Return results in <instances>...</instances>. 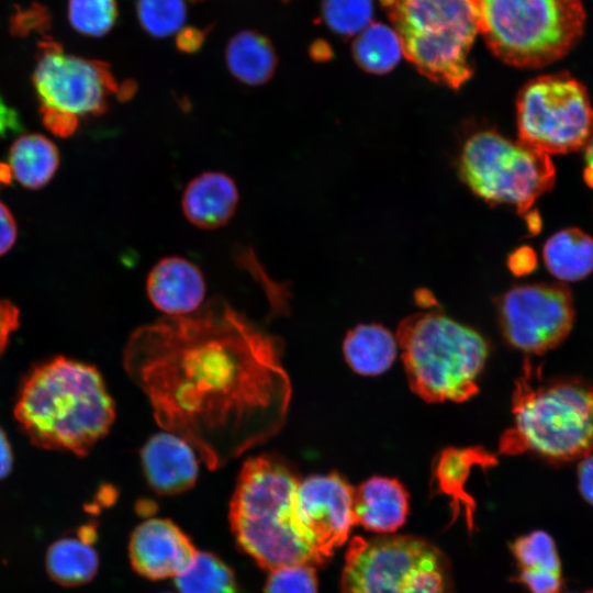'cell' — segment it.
Segmentation results:
<instances>
[{"label":"cell","mask_w":593,"mask_h":593,"mask_svg":"<svg viewBox=\"0 0 593 593\" xmlns=\"http://www.w3.org/2000/svg\"><path fill=\"white\" fill-rule=\"evenodd\" d=\"M281 351L280 338L215 298L133 331L123 366L159 426L216 470L282 428L292 391Z\"/></svg>","instance_id":"6da1fadb"},{"label":"cell","mask_w":593,"mask_h":593,"mask_svg":"<svg viewBox=\"0 0 593 593\" xmlns=\"http://www.w3.org/2000/svg\"><path fill=\"white\" fill-rule=\"evenodd\" d=\"M13 414L35 447L81 457L109 433L115 405L97 367L56 356L23 377Z\"/></svg>","instance_id":"7a4b0ae2"},{"label":"cell","mask_w":593,"mask_h":593,"mask_svg":"<svg viewBox=\"0 0 593 593\" xmlns=\"http://www.w3.org/2000/svg\"><path fill=\"white\" fill-rule=\"evenodd\" d=\"M513 426L501 437L505 455L530 452L551 465L593 454V383L580 377L542 378L524 366L512 396Z\"/></svg>","instance_id":"3957f363"},{"label":"cell","mask_w":593,"mask_h":593,"mask_svg":"<svg viewBox=\"0 0 593 593\" xmlns=\"http://www.w3.org/2000/svg\"><path fill=\"white\" fill-rule=\"evenodd\" d=\"M300 483L280 456L249 457L242 466L228 518L238 547L268 570L287 564H320L295 517Z\"/></svg>","instance_id":"277c9868"},{"label":"cell","mask_w":593,"mask_h":593,"mask_svg":"<svg viewBox=\"0 0 593 593\" xmlns=\"http://www.w3.org/2000/svg\"><path fill=\"white\" fill-rule=\"evenodd\" d=\"M396 343L409 384L423 400L459 402L478 392L488 345L475 331L441 312H418L401 322Z\"/></svg>","instance_id":"5b68a950"},{"label":"cell","mask_w":593,"mask_h":593,"mask_svg":"<svg viewBox=\"0 0 593 593\" xmlns=\"http://www.w3.org/2000/svg\"><path fill=\"white\" fill-rule=\"evenodd\" d=\"M479 34L495 57L536 69L566 57L586 24L583 0H473Z\"/></svg>","instance_id":"8992f818"},{"label":"cell","mask_w":593,"mask_h":593,"mask_svg":"<svg viewBox=\"0 0 593 593\" xmlns=\"http://www.w3.org/2000/svg\"><path fill=\"white\" fill-rule=\"evenodd\" d=\"M403 55L428 79L459 88L472 75L479 34L473 0H381Z\"/></svg>","instance_id":"52a82bcc"},{"label":"cell","mask_w":593,"mask_h":593,"mask_svg":"<svg viewBox=\"0 0 593 593\" xmlns=\"http://www.w3.org/2000/svg\"><path fill=\"white\" fill-rule=\"evenodd\" d=\"M459 169L478 197L490 204H510L526 220L556 180L549 155L493 130L477 132L466 141Z\"/></svg>","instance_id":"ba28073f"},{"label":"cell","mask_w":593,"mask_h":593,"mask_svg":"<svg viewBox=\"0 0 593 593\" xmlns=\"http://www.w3.org/2000/svg\"><path fill=\"white\" fill-rule=\"evenodd\" d=\"M32 81L45 127L64 137L76 131L80 116L104 113L120 88L105 61L67 54L47 35L37 43Z\"/></svg>","instance_id":"9c48e42d"},{"label":"cell","mask_w":593,"mask_h":593,"mask_svg":"<svg viewBox=\"0 0 593 593\" xmlns=\"http://www.w3.org/2000/svg\"><path fill=\"white\" fill-rule=\"evenodd\" d=\"M343 593H447L440 551L414 536L354 537L342 575Z\"/></svg>","instance_id":"30bf717a"},{"label":"cell","mask_w":593,"mask_h":593,"mask_svg":"<svg viewBox=\"0 0 593 593\" xmlns=\"http://www.w3.org/2000/svg\"><path fill=\"white\" fill-rule=\"evenodd\" d=\"M516 123L519 141L549 156L579 152L593 137V105L571 74L541 75L521 88Z\"/></svg>","instance_id":"8fae6325"},{"label":"cell","mask_w":593,"mask_h":593,"mask_svg":"<svg viewBox=\"0 0 593 593\" xmlns=\"http://www.w3.org/2000/svg\"><path fill=\"white\" fill-rule=\"evenodd\" d=\"M499 316L513 347L541 355L570 334L575 320L573 295L563 282L517 286L501 296Z\"/></svg>","instance_id":"7c38bea8"},{"label":"cell","mask_w":593,"mask_h":593,"mask_svg":"<svg viewBox=\"0 0 593 593\" xmlns=\"http://www.w3.org/2000/svg\"><path fill=\"white\" fill-rule=\"evenodd\" d=\"M354 492L337 473L300 480L294 517L320 564L347 540L356 524Z\"/></svg>","instance_id":"4fadbf2b"},{"label":"cell","mask_w":593,"mask_h":593,"mask_svg":"<svg viewBox=\"0 0 593 593\" xmlns=\"http://www.w3.org/2000/svg\"><path fill=\"white\" fill-rule=\"evenodd\" d=\"M190 538L167 518H150L132 533L128 555L132 568L149 580L177 577L197 553Z\"/></svg>","instance_id":"5bb4252c"},{"label":"cell","mask_w":593,"mask_h":593,"mask_svg":"<svg viewBox=\"0 0 593 593\" xmlns=\"http://www.w3.org/2000/svg\"><path fill=\"white\" fill-rule=\"evenodd\" d=\"M198 454L181 436L163 430L150 436L141 449L144 475L159 495L191 489L199 472Z\"/></svg>","instance_id":"9a60e30c"},{"label":"cell","mask_w":593,"mask_h":593,"mask_svg":"<svg viewBox=\"0 0 593 593\" xmlns=\"http://www.w3.org/2000/svg\"><path fill=\"white\" fill-rule=\"evenodd\" d=\"M146 291L152 304L165 316H184L203 305L205 281L193 262L169 256L150 269Z\"/></svg>","instance_id":"2e32d148"},{"label":"cell","mask_w":593,"mask_h":593,"mask_svg":"<svg viewBox=\"0 0 593 593\" xmlns=\"http://www.w3.org/2000/svg\"><path fill=\"white\" fill-rule=\"evenodd\" d=\"M235 181L221 171H206L194 177L186 187L181 208L186 219L202 230L225 225L238 204Z\"/></svg>","instance_id":"e0dca14e"},{"label":"cell","mask_w":593,"mask_h":593,"mask_svg":"<svg viewBox=\"0 0 593 593\" xmlns=\"http://www.w3.org/2000/svg\"><path fill=\"white\" fill-rule=\"evenodd\" d=\"M409 514V494L395 479L372 477L354 492L356 524L363 528L390 534L398 530Z\"/></svg>","instance_id":"ac0fdd59"},{"label":"cell","mask_w":593,"mask_h":593,"mask_svg":"<svg viewBox=\"0 0 593 593\" xmlns=\"http://www.w3.org/2000/svg\"><path fill=\"white\" fill-rule=\"evenodd\" d=\"M97 528L83 525L76 536H66L51 544L45 555L49 578L61 586L74 588L90 582L98 572L99 557L92 544Z\"/></svg>","instance_id":"d6986e66"},{"label":"cell","mask_w":593,"mask_h":593,"mask_svg":"<svg viewBox=\"0 0 593 593\" xmlns=\"http://www.w3.org/2000/svg\"><path fill=\"white\" fill-rule=\"evenodd\" d=\"M225 61L231 75L239 82L260 86L272 78L278 58L269 37L246 30L235 34L227 43Z\"/></svg>","instance_id":"ffe728a7"},{"label":"cell","mask_w":593,"mask_h":593,"mask_svg":"<svg viewBox=\"0 0 593 593\" xmlns=\"http://www.w3.org/2000/svg\"><path fill=\"white\" fill-rule=\"evenodd\" d=\"M542 259L561 282L580 281L593 271V237L578 227L558 231L546 240Z\"/></svg>","instance_id":"44dd1931"},{"label":"cell","mask_w":593,"mask_h":593,"mask_svg":"<svg viewBox=\"0 0 593 593\" xmlns=\"http://www.w3.org/2000/svg\"><path fill=\"white\" fill-rule=\"evenodd\" d=\"M398 347L396 338L383 326L362 324L348 332L343 343V353L355 372L377 376L391 367Z\"/></svg>","instance_id":"7402d4cb"},{"label":"cell","mask_w":593,"mask_h":593,"mask_svg":"<svg viewBox=\"0 0 593 593\" xmlns=\"http://www.w3.org/2000/svg\"><path fill=\"white\" fill-rule=\"evenodd\" d=\"M59 164L58 149L42 134L18 137L9 150L11 177L27 189H40L54 176Z\"/></svg>","instance_id":"603a6c76"},{"label":"cell","mask_w":593,"mask_h":593,"mask_svg":"<svg viewBox=\"0 0 593 593\" xmlns=\"http://www.w3.org/2000/svg\"><path fill=\"white\" fill-rule=\"evenodd\" d=\"M494 461V457L484 451L447 449L439 456L434 468V480L437 483L438 492L451 496L456 514L460 512L461 505L465 507L470 528L474 502L465 491L470 468L475 463L486 466Z\"/></svg>","instance_id":"cb8c5ba5"},{"label":"cell","mask_w":593,"mask_h":593,"mask_svg":"<svg viewBox=\"0 0 593 593\" xmlns=\"http://www.w3.org/2000/svg\"><path fill=\"white\" fill-rule=\"evenodd\" d=\"M353 55L363 70L382 75L398 65L403 56V48L392 26L372 22L356 36Z\"/></svg>","instance_id":"d4e9b609"},{"label":"cell","mask_w":593,"mask_h":593,"mask_svg":"<svg viewBox=\"0 0 593 593\" xmlns=\"http://www.w3.org/2000/svg\"><path fill=\"white\" fill-rule=\"evenodd\" d=\"M175 582L180 593H240L233 570L211 552H197Z\"/></svg>","instance_id":"484cf974"},{"label":"cell","mask_w":593,"mask_h":593,"mask_svg":"<svg viewBox=\"0 0 593 593\" xmlns=\"http://www.w3.org/2000/svg\"><path fill=\"white\" fill-rule=\"evenodd\" d=\"M136 13L141 26L153 37L179 32L187 19L184 0H138Z\"/></svg>","instance_id":"4316f807"},{"label":"cell","mask_w":593,"mask_h":593,"mask_svg":"<svg viewBox=\"0 0 593 593\" xmlns=\"http://www.w3.org/2000/svg\"><path fill=\"white\" fill-rule=\"evenodd\" d=\"M372 0H323L325 24L343 36H357L372 23Z\"/></svg>","instance_id":"83f0119b"},{"label":"cell","mask_w":593,"mask_h":593,"mask_svg":"<svg viewBox=\"0 0 593 593\" xmlns=\"http://www.w3.org/2000/svg\"><path fill=\"white\" fill-rule=\"evenodd\" d=\"M115 0H69L68 19L80 34L100 37L112 30L118 19Z\"/></svg>","instance_id":"f1b7e54d"},{"label":"cell","mask_w":593,"mask_h":593,"mask_svg":"<svg viewBox=\"0 0 593 593\" xmlns=\"http://www.w3.org/2000/svg\"><path fill=\"white\" fill-rule=\"evenodd\" d=\"M519 569H545L561 573V562L553 539L542 530H534L511 544Z\"/></svg>","instance_id":"f546056e"},{"label":"cell","mask_w":593,"mask_h":593,"mask_svg":"<svg viewBox=\"0 0 593 593\" xmlns=\"http://www.w3.org/2000/svg\"><path fill=\"white\" fill-rule=\"evenodd\" d=\"M312 564H287L270 570L265 593H318Z\"/></svg>","instance_id":"4dcf8cb0"},{"label":"cell","mask_w":593,"mask_h":593,"mask_svg":"<svg viewBox=\"0 0 593 593\" xmlns=\"http://www.w3.org/2000/svg\"><path fill=\"white\" fill-rule=\"evenodd\" d=\"M52 14L48 9L37 2L22 9L15 7L9 22V31L13 36L25 37L32 33L44 35L51 29ZM45 36V35H44Z\"/></svg>","instance_id":"1f68e13d"},{"label":"cell","mask_w":593,"mask_h":593,"mask_svg":"<svg viewBox=\"0 0 593 593\" xmlns=\"http://www.w3.org/2000/svg\"><path fill=\"white\" fill-rule=\"evenodd\" d=\"M516 581L530 593H560L563 580L560 572L545 569H519Z\"/></svg>","instance_id":"d6a6232c"},{"label":"cell","mask_w":593,"mask_h":593,"mask_svg":"<svg viewBox=\"0 0 593 593\" xmlns=\"http://www.w3.org/2000/svg\"><path fill=\"white\" fill-rule=\"evenodd\" d=\"M20 324V311L7 299H0V357L9 346L11 334Z\"/></svg>","instance_id":"836d02e7"},{"label":"cell","mask_w":593,"mask_h":593,"mask_svg":"<svg viewBox=\"0 0 593 593\" xmlns=\"http://www.w3.org/2000/svg\"><path fill=\"white\" fill-rule=\"evenodd\" d=\"M577 477L580 494L593 505V454L579 460Z\"/></svg>","instance_id":"e575fe53"},{"label":"cell","mask_w":593,"mask_h":593,"mask_svg":"<svg viewBox=\"0 0 593 593\" xmlns=\"http://www.w3.org/2000/svg\"><path fill=\"white\" fill-rule=\"evenodd\" d=\"M16 224L10 210L0 202V256L15 243Z\"/></svg>","instance_id":"d590c367"},{"label":"cell","mask_w":593,"mask_h":593,"mask_svg":"<svg viewBox=\"0 0 593 593\" xmlns=\"http://www.w3.org/2000/svg\"><path fill=\"white\" fill-rule=\"evenodd\" d=\"M206 31L197 27H187L178 32L177 48L183 53H195L202 47Z\"/></svg>","instance_id":"8d00e7d4"},{"label":"cell","mask_w":593,"mask_h":593,"mask_svg":"<svg viewBox=\"0 0 593 593\" xmlns=\"http://www.w3.org/2000/svg\"><path fill=\"white\" fill-rule=\"evenodd\" d=\"M13 461L12 446L5 432L0 427V480L10 474Z\"/></svg>","instance_id":"74e56055"},{"label":"cell","mask_w":593,"mask_h":593,"mask_svg":"<svg viewBox=\"0 0 593 593\" xmlns=\"http://www.w3.org/2000/svg\"><path fill=\"white\" fill-rule=\"evenodd\" d=\"M583 179L593 189V137L584 148V170Z\"/></svg>","instance_id":"f35d334b"},{"label":"cell","mask_w":593,"mask_h":593,"mask_svg":"<svg viewBox=\"0 0 593 593\" xmlns=\"http://www.w3.org/2000/svg\"><path fill=\"white\" fill-rule=\"evenodd\" d=\"M527 254L528 251L524 256L517 254V258L511 260V268L516 273H526L533 269L535 260L534 258L529 259Z\"/></svg>","instance_id":"ab89813d"},{"label":"cell","mask_w":593,"mask_h":593,"mask_svg":"<svg viewBox=\"0 0 593 593\" xmlns=\"http://www.w3.org/2000/svg\"><path fill=\"white\" fill-rule=\"evenodd\" d=\"M136 90H137L136 82L132 80H127L123 82V85L120 86L116 98L120 101H127L135 94Z\"/></svg>","instance_id":"60d3db41"},{"label":"cell","mask_w":593,"mask_h":593,"mask_svg":"<svg viewBox=\"0 0 593 593\" xmlns=\"http://www.w3.org/2000/svg\"><path fill=\"white\" fill-rule=\"evenodd\" d=\"M11 178L9 166L0 163V184L8 183Z\"/></svg>","instance_id":"b9f144b4"},{"label":"cell","mask_w":593,"mask_h":593,"mask_svg":"<svg viewBox=\"0 0 593 593\" xmlns=\"http://www.w3.org/2000/svg\"><path fill=\"white\" fill-rule=\"evenodd\" d=\"M590 593H593V591H590Z\"/></svg>","instance_id":"7bdbcfd3"},{"label":"cell","mask_w":593,"mask_h":593,"mask_svg":"<svg viewBox=\"0 0 593 593\" xmlns=\"http://www.w3.org/2000/svg\"><path fill=\"white\" fill-rule=\"evenodd\" d=\"M165 593H170V592H165Z\"/></svg>","instance_id":"ee69618b"},{"label":"cell","mask_w":593,"mask_h":593,"mask_svg":"<svg viewBox=\"0 0 593 593\" xmlns=\"http://www.w3.org/2000/svg\"><path fill=\"white\" fill-rule=\"evenodd\" d=\"M586 593H590V591H589V592H586Z\"/></svg>","instance_id":"f6af8a7d"}]
</instances>
